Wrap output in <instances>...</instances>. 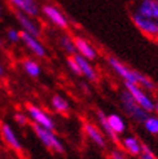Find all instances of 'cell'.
<instances>
[{
	"mask_svg": "<svg viewBox=\"0 0 158 159\" xmlns=\"http://www.w3.org/2000/svg\"><path fill=\"white\" fill-rule=\"evenodd\" d=\"M131 20L141 34L158 42V5L156 0H140L131 13Z\"/></svg>",
	"mask_w": 158,
	"mask_h": 159,
	"instance_id": "1",
	"label": "cell"
},
{
	"mask_svg": "<svg viewBox=\"0 0 158 159\" xmlns=\"http://www.w3.org/2000/svg\"><path fill=\"white\" fill-rule=\"evenodd\" d=\"M31 128H33V131L36 134V137L39 139V141L48 150H52V152L58 153V154L65 153V146L62 144V141L58 139L57 134L54 133V131L45 129L43 127H39L35 124H31Z\"/></svg>",
	"mask_w": 158,
	"mask_h": 159,
	"instance_id": "2",
	"label": "cell"
},
{
	"mask_svg": "<svg viewBox=\"0 0 158 159\" xmlns=\"http://www.w3.org/2000/svg\"><path fill=\"white\" fill-rule=\"evenodd\" d=\"M66 65H67L69 70L72 71L74 75L81 76V71H79V67H78V65H77V62H75V60H74L73 56H67V58H66Z\"/></svg>",
	"mask_w": 158,
	"mask_h": 159,
	"instance_id": "24",
	"label": "cell"
},
{
	"mask_svg": "<svg viewBox=\"0 0 158 159\" xmlns=\"http://www.w3.org/2000/svg\"><path fill=\"white\" fill-rule=\"evenodd\" d=\"M110 159H127V157H126L119 149H114L110 152Z\"/></svg>",
	"mask_w": 158,
	"mask_h": 159,
	"instance_id": "27",
	"label": "cell"
},
{
	"mask_svg": "<svg viewBox=\"0 0 158 159\" xmlns=\"http://www.w3.org/2000/svg\"><path fill=\"white\" fill-rule=\"evenodd\" d=\"M0 136H2V140L4 144L9 148L11 150L16 153H22L23 146H22V142L20 140V137L17 136V133L14 132V129L12 128V125L9 123H5L3 122L0 124Z\"/></svg>",
	"mask_w": 158,
	"mask_h": 159,
	"instance_id": "9",
	"label": "cell"
},
{
	"mask_svg": "<svg viewBox=\"0 0 158 159\" xmlns=\"http://www.w3.org/2000/svg\"><path fill=\"white\" fill-rule=\"evenodd\" d=\"M5 74V69H4V65L2 63V61H0V78H3Z\"/></svg>",
	"mask_w": 158,
	"mask_h": 159,
	"instance_id": "28",
	"label": "cell"
},
{
	"mask_svg": "<svg viewBox=\"0 0 158 159\" xmlns=\"http://www.w3.org/2000/svg\"><path fill=\"white\" fill-rule=\"evenodd\" d=\"M73 57H74V60L77 62L78 67H79V71H81V76H84L87 80L93 82V83L99 80V74H97L96 69L92 66L91 61L83 58L82 56H79L77 53L73 54Z\"/></svg>",
	"mask_w": 158,
	"mask_h": 159,
	"instance_id": "12",
	"label": "cell"
},
{
	"mask_svg": "<svg viewBox=\"0 0 158 159\" xmlns=\"http://www.w3.org/2000/svg\"><path fill=\"white\" fill-rule=\"evenodd\" d=\"M21 66H22L23 71L33 79H36L42 75V66L35 58H31V57L23 58L21 62Z\"/></svg>",
	"mask_w": 158,
	"mask_h": 159,
	"instance_id": "15",
	"label": "cell"
},
{
	"mask_svg": "<svg viewBox=\"0 0 158 159\" xmlns=\"http://www.w3.org/2000/svg\"><path fill=\"white\" fill-rule=\"evenodd\" d=\"M14 17L17 20V23L21 27V31L26 33L29 35H33L36 38H40L42 36V26L38 23L36 18L34 17H30V16L18 12V11H14Z\"/></svg>",
	"mask_w": 158,
	"mask_h": 159,
	"instance_id": "7",
	"label": "cell"
},
{
	"mask_svg": "<svg viewBox=\"0 0 158 159\" xmlns=\"http://www.w3.org/2000/svg\"><path fill=\"white\" fill-rule=\"evenodd\" d=\"M153 111H156L157 116H158V102H154V110H153Z\"/></svg>",
	"mask_w": 158,
	"mask_h": 159,
	"instance_id": "29",
	"label": "cell"
},
{
	"mask_svg": "<svg viewBox=\"0 0 158 159\" xmlns=\"http://www.w3.org/2000/svg\"><path fill=\"white\" fill-rule=\"evenodd\" d=\"M16 11L36 18L40 14V4H39L38 0H20V5Z\"/></svg>",
	"mask_w": 158,
	"mask_h": 159,
	"instance_id": "16",
	"label": "cell"
},
{
	"mask_svg": "<svg viewBox=\"0 0 158 159\" xmlns=\"http://www.w3.org/2000/svg\"><path fill=\"white\" fill-rule=\"evenodd\" d=\"M83 129L86 136L88 137L95 145L101 148V149H106V140L102 131L100 128H97V125H95L90 122H86L83 125Z\"/></svg>",
	"mask_w": 158,
	"mask_h": 159,
	"instance_id": "13",
	"label": "cell"
},
{
	"mask_svg": "<svg viewBox=\"0 0 158 159\" xmlns=\"http://www.w3.org/2000/svg\"><path fill=\"white\" fill-rule=\"evenodd\" d=\"M58 44L61 47V49L64 51L67 56H73L77 53L75 45H74V39L73 36H70L69 34H62L58 38Z\"/></svg>",
	"mask_w": 158,
	"mask_h": 159,
	"instance_id": "20",
	"label": "cell"
},
{
	"mask_svg": "<svg viewBox=\"0 0 158 159\" xmlns=\"http://www.w3.org/2000/svg\"><path fill=\"white\" fill-rule=\"evenodd\" d=\"M96 116H97V120H99V123H100V127L102 128V133H106L108 134V137L112 140L114 144H117V145H119V142H121V140L118 139V136L117 134L112 131V128L109 127V124H108V120H106V114L104 113L102 110H97L96 111Z\"/></svg>",
	"mask_w": 158,
	"mask_h": 159,
	"instance_id": "18",
	"label": "cell"
},
{
	"mask_svg": "<svg viewBox=\"0 0 158 159\" xmlns=\"http://www.w3.org/2000/svg\"><path fill=\"white\" fill-rule=\"evenodd\" d=\"M121 146L132 157H139L143 149V144L140 142V140L135 136H126L121 140Z\"/></svg>",
	"mask_w": 158,
	"mask_h": 159,
	"instance_id": "14",
	"label": "cell"
},
{
	"mask_svg": "<svg viewBox=\"0 0 158 159\" xmlns=\"http://www.w3.org/2000/svg\"><path fill=\"white\" fill-rule=\"evenodd\" d=\"M156 2H157V5H158V0H156Z\"/></svg>",
	"mask_w": 158,
	"mask_h": 159,
	"instance_id": "31",
	"label": "cell"
},
{
	"mask_svg": "<svg viewBox=\"0 0 158 159\" xmlns=\"http://www.w3.org/2000/svg\"><path fill=\"white\" fill-rule=\"evenodd\" d=\"M106 120H108V124L109 127L112 128V131L117 134V136H119V134L124 133L126 131V123L123 120V118L119 115V114H109L106 115Z\"/></svg>",
	"mask_w": 158,
	"mask_h": 159,
	"instance_id": "17",
	"label": "cell"
},
{
	"mask_svg": "<svg viewBox=\"0 0 158 159\" xmlns=\"http://www.w3.org/2000/svg\"><path fill=\"white\" fill-rule=\"evenodd\" d=\"M21 43L29 49V52L35 56L36 58H45L48 52H47L45 45L42 43L40 38H36L33 35H29L21 31Z\"/></svg>",
	"mask_w": 158,
	"mask_h": 159,
	"instance_id": "10",
	"label": "cell"
},
{
	"mask_svg": "<svg viewBox=\"0 0 158 159\" xmlns=\"http://www.w3.org/2000/svg\"><path fill=\"white\" fill-rule=\"evenodd\" d=\"M106 62L109 67L112 69L114 73L119 76L124 83H132V84H136V78H135V70L128 67L127 65H124L122 61H119L118 58L110 56V57L106 58Z\"/></svg>",
	"mask_w": 158,
	"mask_h": 159,
	"instance_id": "8",
	"label": "cell"
},
{
	"mask_svg": "<svg viewBox=\"0 0 158 159\" xmlns=\"http://www.w3.org/2000/svg\"><path fill=\"white\" fill-rule=\"evenodd\" d=\"M74 45H75V51L77 54L82 56L83 58L88 60V61H93L97 58V51L96 48L92 45V43L90 40H87L83 36H74Z\"/></svg>",
	"mask_w": 158,
	"mask_h": 159,
	"instance_id": "11",
	"label": "cell"
},
{
	"mask_svg": "<svg viewBox=\"0 0 158 159\" xmlns=\"http://www.w3.org/2000/svg\"><path fill=\"white\" fill-rule=\"evenodd\" d=\"M139 158L140 159H157V157L154 155V153L151 150V148H148L144 144H143V149H141V153H140Z\"/></svg>",
	"mask_w": 158,
	"mask_h": 159,
	"instance_id": "26",
	"label": "cell"
},
{
	"mask_svg": "<svg viewBox=\"0 0 158 159\" xmlns=\"http://www.w3.org/2000/svg\"><path fill=\"white\" fill-rule=\"evenodd\" d=\"M135 78H136V84L139 87H141L143 89L146 91H156V84L149 76H146L145 74L140 73V71L135 70Z\"/></svg>",
	"mask_w": 158,
	"mask_h": 159,
	"instance_id": "21",
	"label": "cell"
},
{
	"mask_svg": "<svg viewBox=\"0 0 158 159\" xmlns=\"http://www.w3.org/2000/svg\"><path fill=\"white\" fill-rule=\"evenodd\" d=\"M2 18H3V7L0 5V20H2Z\"/></svg>",
	"mask_w": 158,
	"mask_h": 159,
	"instance_id": "30",
	"label": "cell"
},
{
	"mask_svg": "<svg viewBox=\"0 0 158 159\" xmlns=\"http://www.w3.org/2000/svg\"><path fill=\"white\" fill-rule=\"evenodd\" d=\"M40 13L44 16V18L47 21L51 22L54 27H57L60 30H67L70 26V22L65 16V13L54 4L45 3L40 5Z\"/></svg>",
	"mask_w": 158,
	"mask_h": 159,
	"instance_id": "4",
	"label": "cell"
},
{
	"mask_svg": "<svg viewBox=\"0 0 158 159\" xmlns=\"http://www.w3.org/2000/svg\"><path fill=\"white\" fill-rule=\"evenodd\" d=\"M26 115L29 116V120L33 122V124L43 127L45 129L54 131L56 129V123L52 119V116L44 111L42 107L34 104H27L26 105Z\"/></svg>",
	"mask_w": 158,
	"mask_h": 159,
	"instance_id": "5",
	"label": "cell"
},
{
	"mask_svg": "<svg viewBox=\"0 0 158 159\" xmlns=\"http://www.w3.org/2000/svg\"><path fill=\"white\" fill-rule=\"evenodd\" d=\"M7 40L11 44H18L21 42V30H17L14 27H9L7 30Z\"/></svg>",
	"mask_w": 158,
	"mask_h": 159,
	"instance_id": "23",
	"label": "cell"
},
{
	"mask_svg": "<svg viewBox=\"0 0 158 159\" xmlns=\"http://www.w3.org/2000/svg\"><path fill=\"white\" fill-rule=\"evenodd\" d=\"M143 124H144L145 129H146L149 133L158 134V116L149 114V116L145 119Z\"/></svg>",
	"mask_w": 158,
	"mask_h": 159,
	"instance_id": "22",
	"label": "cell"
},
{
	"mask_svg": "<svg viewBox=\"0 0 158 159\" xmlns=\"http://www.w3.org/2000/svg\"><path fill=\"white\" fill-rule=\"evenodd\" d=\"M124 87H126L124 89L131 94V97L135 100V102L141 109H144L148 113H152L154 110L153 98L149 96L141 87H139L137 84H132V83H124Z\"/></svg>",
	"mask_w": 158,
	"mask_h": 159,
	"instance_id": "6",
	"label": "cell"
},
{
	"mask_svg": "<svg viewBox=\"0 0 158 159\" xmlns=\"http://www.w3.org/2000/svg\"><path fill=\"white\" fill-rule=\"evenodd\" d=\"M51 106L56 113L62 114V115L69 114V111H70L69 101L65 97H62L61 94H53L51 98Z\"/></svg>",
	"mask_w": 158,
	"mask_h": 159,
	"instance_id": "19",
	"label": "cell"
},
{
	"mask_svg": "<svg viewBox=\"0 0 158 159\" xmlns=\"http://www.w3.org/2000/svg\"><path fill=\"white\" fill-rule=\"evenodd\" d=\"M13 119H14V122L17 123L18 125H21V127H25V125H27L29 124V116L25 114V113H21V111H18V113H16L14 114V116H13Z\"/></svg>",
	"mask_w": 158,
	"mask_h": 159,
	"instance_id": "25",
	"label": "cell"
},
{
	"mask_svg": "<svg viewBox=\"0 0 158 159\" xmlns=\"http://www.w3.org/2000/svg\"><path fill=\"white\" fill-rule=\"evenodd\" d=\"M119 101H121V105L124 110V113L127 114L132 120H135L137 123H144V120L149 116V113L145 111L144 109H141L136 102L131 97V94L123 89L121 92V96H119Z\"/></svg>",
	"mask_w": 158,
	"mask_h": 159,
	"instance_id": "3",
	"label": "cell"
}]
</instances>
